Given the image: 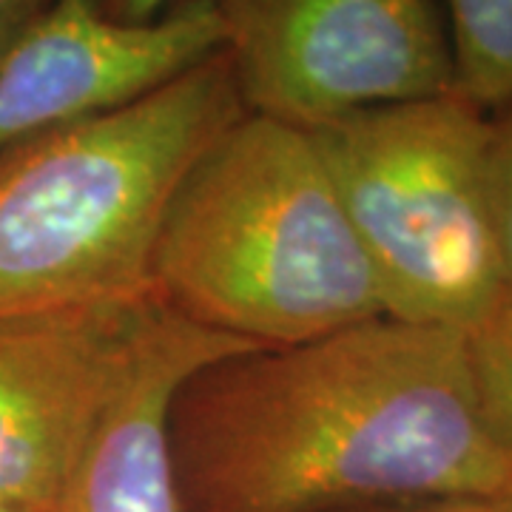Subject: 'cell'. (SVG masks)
I'll list each match as a JSON object with an SVG mask.
<instances>
[{
	"mask_svg": "<svg viewBox=\"0 0 512 512\" xmlns=\"http://www.w3.org/2000/svg\"><path fill=\"white\" fill-rule=\"evenodd\" d=\"M180 512L512 498L467 333L399 319L200 367L168 416Z\"/></svg>",
	"mask_w": 512,
	"mask_h": 512,
	"instance_id": "cell-1",
	"label": "cell"
},
{
	"mask_svg": "<svg viewBox=\"0 0 512 512\" xmlns=\"http://www.w3.org/2000/svg\"><path fill=\"white\" fill-rule=\"evenodd\" d=\"M148 276L163 308L256 348L384 316L311 134L254 114L225 128L174 185Z\"/></svg>",
	"mask_w": 512,
	"mask_h": 512,
	"instance_id": "cell-2",
	"label": "cell"
},
{
	"mask_svg": "<svg viewBox=\"0 0 512 512\" xmlns=\"http://www.w3.org/2000/svg\"><path fill=\"white\" fill-rule=\"evenodd\" d=\"M245 114L214 55L126 106L0 154V322L143 302L174 185Z\"/></svg>",
	"mask_w": 512,
	"mask_h": 512,
	"instance_id": "cell-3",
	"label": "cell"
},
{
	"mask_svg": "<svg viewBox=\"0 0 512 512\" xmlns=\"http://www.w3.org/2000/svg\"><path fill=\"white\" fill-rule=\"evenodd\" d=\"M384 316L473 333L507 299L490 200V120L456 97L311 131Z\"/></svg>",
	"mask_w": 512,
	"mask_h": 512,
	"instance_id": "cell-4",
	"label": "cell"
},
{
	"mask_svg": "<svg viewBox=\"0 0 512 512\" xmlns=\"http://www.w3.org/2000/svg\"><path fill=\"white\" fill-rule=\"evenodd\" d=\"M220 15L245 114L311 134L450 92L444 3L220 0Z\"/></svg>",
	"mask_w": 512,
	"mask_h": 512,
	"instance_id": "cell-5",
	"label": "cell"
},
{
	"mask_svg": "<svg viewBox=\"0 0 512 512\" xmlns=\"http://www.w3.org/2000/svg\"><path fill=\"white\" fill-rule=\"evenodd\" d=\"M222 46L220 0L168 3L154 20L131 3H46L0 69V154L49 128L126 106Z\"/></svg>",
	"mask_w": 512,
	"mask_h": 512,
	"instance_id": "cell-6",
	"label": "cell"
},
{
	"mask_svg": "<svg viewBox=\"0 0 512 512\" xmlns=\"http://www.w3.org/2000/svg\"><path fill=\"white\" fill-rule=\"evenodd\" d=\"M154 305L0 322V504L49 510Z\"/></svg>",
	"mask_w": 512,
	"mask_h": 512,
	"instance_id": "cell-7",
	"label": "cell"
},
{
	"mask_svg": "<svg viewBox=\"0 0 512 512\" xmlns=\"http://www.w3.org/2000/svg\"><path fill=\"white\" fill-rule=\"evenodd\" d=\"M248 350L157 302L46 512H180L171 402L200 367Z\"/></svg>",
	"mask_w": 512,
	"mask_h": 512,
	"instance_id": "cell-8",
	"label": "cell"
},
{
	"mask_svg": "<svg viewBox=\"0 0 512 512\" xmlns=\"http://www.w3.org/2000/svg\"><path fill=\"white\" fill-rule=\"evenodd\" d=\"M450 97L493 120L512 106V0H450Z\"/></svg>",
	"mask_w": 512,
	"mask_h": 512,
	"instance_id": "cell-9",
	"label": "cell"
},
{
	"mask_svg": "<svg viewBox=\"0 0 512 512\" xmlns=\"http://www.w3.org/2000/svg\"><path fill=\"white\" fill-rule=\"evenodd\" d=\"M467 350L481 419L512 461V299L467 333Z\"/></svg>",
	"mask_w": 512,
	"mask_h": 512,
	"instance_id": "cell-10",
	"label": "cell"
},
{
	"mask_svg": "<svg viewBox=\"0 0 512 512\" xmlns=\"http://www.w3.org/2000/svg\"><path fill=\"white\" fill-rule=\"evenodd\" d=\"M490 200H493L495 237L512 299V106L490 120Z\"/></svg>",
	"mask_w": 512,
	"mask_h": 512,
	"instance_id": "cell-11",
	"label": "cell"
},
{
	"mask_svg": "<svg viewBox=\"0 0 512 512\" xmlns=\"http://www.w3.org/2000/svg\"><path fill=\"white\" fill-rule=\"evenodd\" d=\"M46 3L49 0H0V69L43 15Z\"/></svg>",
	"mask_w": 512,
	"mask_h": 512,
	"instance_id": "cell-12",
	"label": "cell"
},
{
	"mask_svg": "<svg viewBox=\"0 0 512 512\" xmlns=\"http://www.w3.org/2000/svg\"><path fill=\"white\" fill-rule=\"evenodd\" d=\"M345 512H498L484 501H413V504H379Z\"/></svg>",
	"mask_w": 512,
	"mask_h": 512,
	"instance_id": "cell-13",
	"label": "cell"
},
{
	"mask_svg": "<svg viewBox=\"0 0 512 512\" xmlns=\"http://www.w3.org/2000/svg\"><path fill=\"white\" fill-rule=\"evenodd\" d=\"M493 507L498 512H512V498H504V501H495Z\"/></svg>",
	"mask_w": 512,
	"mask_h": 512,
	"instance_id": "cell-14",
	"label": "cell"
},
{
	"mask_svg": "<svg viewBox=\"0 0 512 512\" xmlns=\"http://www.w3.org/2000/svg\"><path fill=\"white\" fill-rule=\"evenodd\" d=\"M0 512H23V510H15V507H9V504H0Z\"/></svg>",
	"mask_w": 512,
	"mask_h": 512,
	"instance_id": "cell-15",
	"label": "cell"
}]
</instances>
